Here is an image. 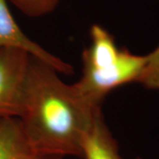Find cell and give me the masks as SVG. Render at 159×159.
Returning <instances> with one entry per match:
<instances>
[{
  "instance_id": "6da1fadb",
  "label": "cell",
  "mask_w": 159,
  "mask_h": 159,
  "mask_svg": "<svg viewBox=\"0 0 159 159\" xmlns=\"http://www.w3.org/2000/svg\"><path fill=\"white\" fill-rule=\"evenodd\" d=\"M50 65L31 56L26 109L19 119L34 156L81 157V145L95 114L76 86Z\"/></svg>"
},
{
  "instance_id": "7a4b0ae2",
  "label": "cell",
  "mask_w": 159,
  "mask_h": 159,
  "mask_svg": "<svg viewBox=\"0 0 159 159\" xmlns=\"http://www.w3.org/2000/svg\"><path fill=\"white\" fill-rule=\"evenodd\" d=\"M90 44L82 52V76L74 83L80 95L94 107H101L109 93L119 87L138 83L146 55L119 48L103 27L94 24Z\"/></svg>"
},
{
  "instance_id": "3957f363",
  "label": "cell",
  "mask_w": 159,
  "mask_h": 159,
  "mask_svg": "<svg viewBox=\"0 0 159 159\" xmlns=\"http://www.w3.org/2000/svg\"><path fill=\"white\" fill-rule=\"evenodd\" d=\"M31 56L18 48L0 50V118L20 119L24 113Z\"/></svg>"
},
{
  "instance_id": "277c9868",
  "label": "cell",
  "mask_w": 159,
  "mask_h": 159,
  "mask_svg": "<svg viewBox=\"0 0 159 159\" xmlns=\"http://www.w3.org/2000/svg\"><path fill=\"white\" fill-rule=\"evenodd\" d=\"M6 48H18L28 51L30 55L56 69L59 74H74V68L71 65L50 53L28 37L11 15L8 1L0 0V50Z\"/></svg>"
},
{
  "instance_id": "5b68a950",
  "label": "cell",
  "mask_w": 159,
  "mask_h": 159,
  "mask_svg": "<svg viewBox=\"0 0 159 159\" xmlns=\"http://www.w3.org/2000/svg\"><path fill=\"white\" fill-rule=\"evenodd\" d=\"M82 159H123L119 146L106 125L101 109L95 114L81 145Z\"/></svg>"
},
{
  "instance_id": "8992f818",
  "label": "cell",
  "mask_w": 159,
  "mask_h": 159,
  "mask_svg": "<svg viewBox=\"0 0 159 159\" xmlns=\"http://www.w3.org/2000/svg\"><path fill=\"white\" fill-rule=\"evenodd\" d=\"M33 156L19 119L0 118V159H30Z\"/></svg>"
},
{
  "instance_id": "52a82bcc",
  "label": "cell",
  "mask_w": 159,
  "mask_h": 159,
  "mask_svg": "<svg viewBox=\"0 0 159 159\" xmlns=\"http://www.w3.org/2000/svg\"><path fill=\"white\" fill-rule=\"evenodd\" d=\"M23 14L32 18L42 17L54 11L60 0H7Z\"/></svg>"
},
{
  "instance_id": "ba28073f",
  "label": "cell",
  "mask_w": 159,
  "mask_h": 159,
  "mask_svg": "<svg viewBox=\"0 0 159 159\" xmlns=\"http://www.w3.org/2000/svg\"><path fill=\"white\" fill-rule=\"evenodd\" d=\"M138 83L147 89L159 90V44L146 55L145 66Z\"/></svg>"
},
{
  "instance_id": "9c48e42d",
  "label": "cell",
  "mask_w": 159,
  "mask_h": 159,
  "mask_svg": "<svg viewBox=\"0 0 159 159\" xmlns=\"http://www.w3.org/2000/svg\"><path fill=\"white\" fill-rule=\"evenodd\" d=\"M30 159H63L60 157H40V156H33Z\"/></svg>"
},
{
  "instance_id": "30bf717a",
  "label": "cell",
  "mask_w": 159,
  "mask_h": 159,
  "mask_svg": "<svg viewBox=\"0 0 159 159\" xmlns=\"http://www.w3.org/2000/svg\"><path fill=\"white\" fill-rule=\"evenodd\" d=\"M136 159H143V158H142V157H136Z\"/></svg>"
}]
</instances>
